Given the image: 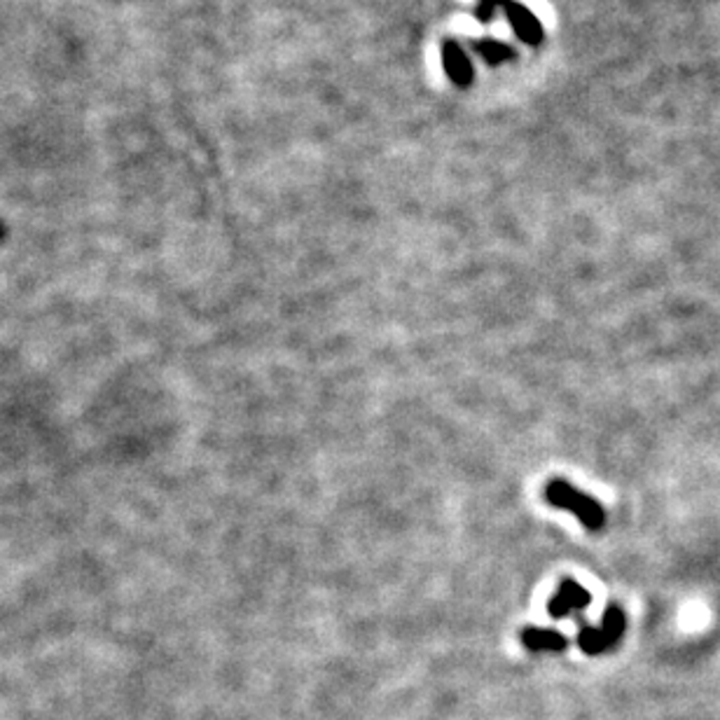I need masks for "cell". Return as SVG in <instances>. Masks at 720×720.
I'll list each match as a JSON object with an SVG mask.
<instances>
[{
	"label": "cell",
	"instance_id": "6da1fadb",
	"mask_svg": "<svg viewBox=\"0 0 720 720\" xmlns=\"http://www.w3.org/2000/svg\"><path fill=\"white\" fill-rule=\"evenodd\" d=\"M545 501L559 510L573 512L580 524L590 531H602L606 526V512L592 496L575 489L573 484L564 479H552L545 487Z\"/></svg>",
	"mask_w": 720,
	"mask_h": 720
},
{
	"label": "cell",
	"instance_id": "7a4b0ae2",
	"mask_svg": "<svg viewBox=\"0 0 720 720\" xmlns=\"http://www.w3.org/2000/svg\"><path fill=\"white\" fill-rule=\"evenodd\" d=\"M625 631V613L618 606H611L603 613L602 625H583L578 631V643L587 655H602L608 648H613Z\"/></svg>",
	"mask_w": 720,
	"mask_h": 720
},
{
	"label": "cell",
	"instance_id": "3957f363",
	"mask_svg": "<svg viewBox=\"0 0 720 720\" xmlns=\"http://www.w3.org/2000/svg\"><path fill=\"white\" fill-rule=\"evenodd\" d=\"M503 10H506V19L510 22L512 31H515V35L522 40L524 45L538 47L543 43V38H545L543 24L538 22V17L524 3L510 0V3H506Z\"/></svg>",
	"mask_w": 720,
	"mask_h": 720
},
{
	"label": "cell",
	"instance_id": "277c9868",
	"mask_svg": "<svg viewBox=\"0 0 720 720\" xmlns=\"http://www.w3.org/2000/svg\"><path fill=\"white\" fill-rule=\"evenodd\" d=\"M590 602L592 597L585 587H580L575 580H564L562 585H559V590L554 592V597H552L550 603H547V613H550L554 620L569 618V615L585 611V608L590 606Z\"/></svg>",
	"mask_w": 720,
	"mask_h": 720
},
{
	"label": "cell",
	"instance_id": "5b68a950",
	"mask_svg": "<svg viewBox=\"0 0 720 720\" xmlns=\"http://www.w3.org/2000/svg\"><path fill=\"white\" fill-rule=\"evenodd\" d=\"M442 68H445L447 78H450L456 87H461V90L470 87V82H473L475 78L473 63H470L466 50H463L456 40H445V43H442Z\"/></svg>",
	"mask_w": 720,
	"mask_h": 720
},
{
	"label": "cell",
	"instance_id": "8992f818",
	"mask_svg": "<svg viewBox=\"0 0 720 720\" xmlns=\"http://www.w3.org/2000/svg\"><path fill=\"white\" fill-rule=\"evenodd\" d=\"M524 648L531 653H562L569 646V639L559 634L557 630H540V627H526L519 634Z\"/></svg>",
	"mask_w": 720,
	"mask_h": 720
},
{
	"label": "cell",
	"instance_id": "52a82bcc",
	"mask_svg": "<svg viewBox=\"0 0 720 720\" xmlns=\"http://www.w3.org/2000/svg\"><path fill=\"white\" fill-rule=\"evenodd\" d=\"M473 47L479 57L489 63V66H501L503 62L515 57V50H512L510 45H506V43H501V40H489V38L475 40Z\"/></svg>",
	"mask_w": 720,
	"mask_h": 720
},
{
	"label": "cell",
	"instance_id": "ba28073f",
	"mask_svg": "<svg viewBox=\"0 0 720 720\" xmlns=\"http://www.w3.org/2000/svg\"><path fill=\"white\" fill-rule=\"evenodd\" d=\"M506 3H510V0H478L475 19H478V22H491V19L496 17L498 7H506Z\"/></svg>",
	"mask_w": 720,
	"mask_h": 720
}]
</instances>
